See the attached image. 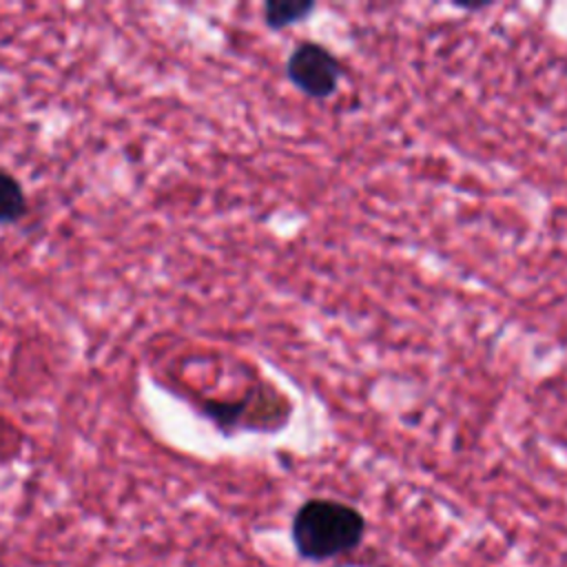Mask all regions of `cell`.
Here are the masks:
<instances>
[{"instance_id": "6da1fadb", "label": "cell", "mask_w": 567, "mask_h": 567, "mask_svg": "<svg viewBox=\"0 0 567 567\" xmlns=\"http://www.w3.org/2000/svg\"><path fill=\"white\" fill-rule=\"evenodd\" d=\"M365 536L363 514L334 498H310L292 516L295 551L310 563H328L359 549Z\"/></svg>"}, {"instance_id": "7a4b0ae2", "label": "cell", "mask_w": 567, "mask_h": 567, "mask_svg": "<svg viewBox=\"0 0 567 567\" xmlns=\"http://www.w3.org/2000/svg\"><path fill=\"white\" fill-rule=\"evenodd\" d=\"M290 82L310 97H328L337 91L343 75L339 60L317 42L299 44L286 62Z\"/></svg>"}, {"instance_id": "3957f363", "label": "cell", "mask_w": 567, "mask_h": 567, "mask_svg": "<svg viewBox=\"0 0 567 567\" xmlns=\"http://www.w3.org/2000/svg\"><path fill=\"white\" fill-rule=\"evenodd\" d=\"M29 213V202L22 184L4 168H0V224H16Z\"/></svg>"}, {"instance_id": "277c9868", "label": "cell", "mask_w": 567, "mask_h": 567, "mask_svg": "<svg viewBox=\"0 0 567 567\" xmlns=\"http://www.w3.org/2000/svg\"><path fill=\"white\" fill-rule=\"evenodd\" d=\"M315 2L310 0H270L264 4V20L268 29H286L301 22L308 13H312Z\"/></svg>"}]
</instances>
